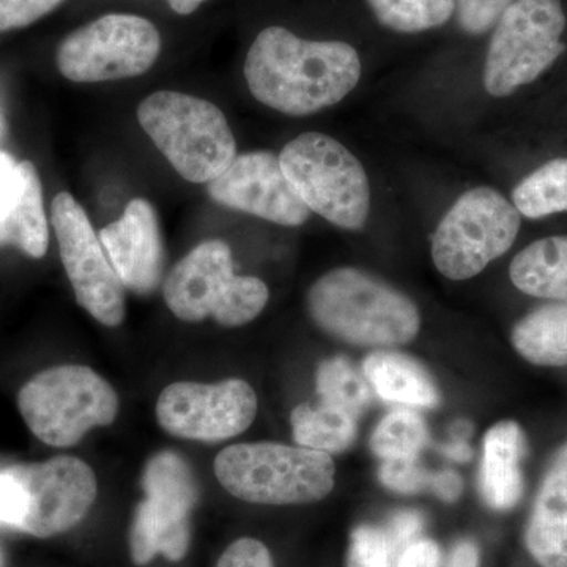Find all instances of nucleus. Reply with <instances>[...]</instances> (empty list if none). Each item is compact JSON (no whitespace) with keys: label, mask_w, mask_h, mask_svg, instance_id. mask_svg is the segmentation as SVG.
<instances>
[{"label":"nucleus","mask_w":567,"mask_h":567,"mask_svg":"<svg viewBox=\"0 0 567 567\" xmlns=\"http://www.w3.org/2000/svg\"><path fill=\"white\" fill-rule=\"evenodd\" d=\"M361 71L352 44L300 39L279 25L257 35L245 62L254 99L295 117L342 102L357 87Z\"/></svg>","instance_id":"f257e3e1"},{"label":"nucleus","mask_w":567,"mask_h":567,"mask_svg":"<svg viewBox=\"0 0 567 567\" xmlns=\"http://www.w3.org/2000/svg\"><path fill=\"white\" fill-rule=\"evenodd\" d=\"M308 309L324 333L358 347L409 344L421 328L420 309L405 293L352 267L317 279L309 289Z\"/></svg>","instance_id":"f03ea898"},{"label":"nucleus","mask_w":567,"mask_h":567,"mask_svg":"<svg viewBox=\"0 0 567 567\" xmlns=\"http://www.w3.org/2000/svg\"><path fill=\"white\" fill-rule=\"evenodd\" d=\"M219 484L235 498L256 505L315 503L334 487L330 454L279 443H238L215 458Z\"/></svg>","instance_id":"7ed1b4c3"},{"label":"nucleus","mask_w":567,"mask_h":567,"mask_svg":"<svg viewBox=\"0 0 567 567\" xmlns=\"http://www.w3.org/2000/svg\"><path fill=\"white\" fill-rule=\"evenodd\" d=\"M137 121L185 181L212 182L237 156V142L226 115L208 100L182 92H155L137 107Z\"/></svg>","instance_id":"20e7f679"},{"label":"nucleus","mask_w":567,"mask_h":567,"mask_svg":"<svg viewBox=\"0 0 567 567\" xmlns=\"http://www.w3.org/2000/svg\"><path fill=\"white\" fill-rule=\"evenodd\" d=\"M163 292L171 312L183 322L212 317L229 328L252 322L270 298L262 279L235 275L233 251L223 240L204 241L178 260Z\"/></svg>","instance_id":"39448f33"},{"label":"nucleus","mask_w":567,"mask_h":567,"mask_svg":"<svg viewBox=\"0 0 567 567\" xmlns=\"http://www.w3.org/2000/svg\"><path fill=\"white\" fill-rule=\"evenodd\" d=\"M279 163L311 213L341 229H363L371 186L363 164L346 145L327 134L303 133L282 148Z\"/></svg>","instance_id":"423d86ee"},{"label":"nucleus","mask_w":567,"mask_h":567,"mask_svg":"<svg viewBox=\"0 0 567 567\" xmlns=\"http://www.w3.org/2000/svg\"><path fill=\"white\" fill-rule=\"evenodd\" d=\"M18 409L44 445L70 447L96 425L114 423L118 398L87 365L66 364L29 380L18 394Z\"/></svg>","instance_id":"0eeeda50"},{"label":"nucleus","mask_w":567,"mask_h":567,"mask_svg":"<svg viewBox=\"0 0 567 567\" xmlns=\"http://www.w3.org/2000/svg\"><path fill=\"white\" fill-rule=\"evenodd\" d=\"M516 205L488 186L462 194L432 238L436 270L453 281L475 278L509 251L520 230Z\"/></svg>","instance_id":"6e6552de"},{"label":"nucleus","mask_w":567,"mask_h":567,"mask_svg":"<svg viewBox=\"0 0 567 567\" xmlns=\"http://www.w3.org/2000/svg\"><path fill=\"white\" fill-rule=\"evenodd\" d=\"M561 0H516L495 24L484 85L496 99L536 81L566 51Z\"/></svg>","instance_id":"1a4fd4ad"},{"label":"nucleus","mask_w":567,"mask_h":567,"mask_svg":"<svg viewBox=\"0 0 567 567\" xmlns=\"http://www.w3.org/2000/svg\"><path fill=\"white\" fill-rule=\"evenodd\" d=\"M162 52V35L152 21L112 13L82 25L59 44L55 63L69 81L126 80L147 73Z\"/></svg>","instance_id":"9d476101"},{"label":"nucleus","mask_w":567,"mask_h":567,"mask_svg":"<svg viewBox=\"0 0 567 567\" xmlns=\"http://www.w3.org/2000/svg\"><path fill=\"white\" fill-rule=\"evenodd\" d=\"M145 499L136 507L130 550L136 566H147L163 555L181 561L192 543L189 516L197 503L196 481L189 466L175 453H159L145 466Z\"/></svg>","instance_id":"9b49d317"},{"label":"nucleus","mask_w":567,"mask_h":567,"mask_svg":"<svg viewBox=\"0 0 567 567\" xmlns=\"http://www.w3.org/2000/svg\"><path fill=\"white\" fill-rule=\"evenodd\" d=\"M51 223L78 303L100 323L118 327L125 320V286L87 213L70 193L62 192L52 199Z\"/></svg>","instance_id":"f8f14e48"},{"label":"nucleus","mask_w":567,"mask_h":567,"mask_svg":"<svg viewBox=\"0 0 567 567\" xmlns=\"http://www.w3.org/2000/svg\"><path fill=\"white\" fill-rule=\"evenodd\" d=\"M257 415V395L240 379L215 385L177 382L164 388L156 417L167 434L196 442L218 443L244 434Z\"/></svg>","instance_id":"ddd939ff"},{"label":"nucleus","mask_w":567,"mask_h":567,"mask_svg":"<svg viewBox=\"0 0 567 567\" xmlns=\"http://www.w3.org/2000/svg\"><path fill=\"white\" fill-rule=\"evenodd\" d=\"M13 470L28 495L20 532L40 539L63 535L80 525L99 494L91 465L78 457H52Z\"/></svg>","instance_id":"4468645a"},{"label":"nucleus","mask_w":567,"mask_h":567,"mask_svg":"<svg viewBox=\"0 0 567 567\" xmlns=\"http://www.w3.org/2000/svg\"><path fill=\"white\" fill-rule=\"evenodd\" d=\"M207 192L223 207L248 213L279 226L298 227L311 216V210L287 181L279 156L271 152H248L235 156L224 173L208 182Z\"/></svg>","instance_id":"2eb2a0df"},{"label":"nucleus","mask_w":567,"mask_h":567,"mask_svg":"<svg viewBox=\"0 0 567 567\" xmlns=\"http://www.w3.org/2000/svg\"><path fill=\"white\" fill-rule=\"evenodd\" d=\"M107 259L123 286L136 293H152L162 282L164 245L158 213L136 197L117 221L100 230Z\"/></svg>","instance_id":"dca6fc26"},{"label":"nucleus","mask_w":567,"mask_h":567,"mask_svg":"<svg viewBox=\"0 0 567 567\" xmlns=\"http://www.w3.org/2000/svg\"><path fill=\"white\" fill-rule=\"evenodd\" d=\"M525 546L540 567H567V443L551 457L537 488Z\"/></svg>","instance_id":"f3484780"},{"label":"nucleus","mask_w":567,"mask_h":567,"mask_svg":"<svg viewBox=\"0 0 567 567\" xmlns=\"http://www.w3.org/2000/svg\"><path fill=\"white\" fill-rule=\"evenodd\" d=\"M527 436L516 421H499L484 436L480 488L495 511H509L524 496L522 461L527 456Z\"/></svg>","instance_id":"a211bd4d"},{"label":"nucleus","mask_w":567,"mask_h":567,"mask_svg":"<svg viewBox=\"0 0 567 567\" xmlns=\"http://www.w3.org/2000/svg\"><path fill=\"white\" fill-rule=\"evenodd\" d=\"M9 245L32 259H41L50 245L43 188L31 162H20L17 185L0 205V246Z\"/></svg>","instance_id":"6ab92c4d"},{"label":"nucleus","mask_w":567,"mask_h":567,"mask_svg":"<svg viewBox=\"0 0 567 567\" xmlns=\"http://www.w3.org/2000/svg\"><path fill=\"white\" fill-rule=\"evenodd\" d=\"M365 379L380 398L394 404L436 406L440 394L423 365L410 357L390 350L369 354L363 363Z\"/></svg>","instance_id":"aec40b11"},{"label":"nucleus","mask_w":567,"mask_h":567,"mask_svg":"<svg viewBox=\"0 0 567 567\" xmlns=\"http://www.w3.org/2000/svg\"><path fill=\"white\" fill-rule=\"evenodd\" d=\"M509 276L520 292L567 303V235L540 238L522 249Z\"/></svg>","instance_id":"412c9836"},{"label":"nucleus","mask_w":567,"mask_h":567,"mask_svg":"<svg viewBox=\"0 0 567 567\" xmlns=\"http://www.w3.org/2000/svg\"><path fill=\"white\" fill-rule=\"evenodd\" d=\"M511 342L528 363L567 365V303L559 301L529 312L513 328Z\"/></svg>","instance_id":"4be33fe9"},{"label":"nucleus","mask_w":567,"mask_h":567,"mask_svg":"<svg viewBox=\"0 0 567 567\" xmlns=\"http://www.w3.org/2000/svg\"><path fill=\"white\" fill-rule=\"evenodd\" d=\"M290 423L298 446L324 454L342 453L357 439V417L323 402L319 406L298 405Z\"/></svg>","instance_id":"5701e85b"},{"label":"nucleus","mask_w":567,"mask_h":567,"mask_svg":"<svg viewBox=\"0 0 567 567\" xmlns=\"http://www.w3.org/2000/svg\"><path fill=\"white\" fill-rule=\"evenodd\" d=\"M513 204L532 219L567 212V158L551 159L518 183Z\"/></svg>","instance_id":"b1692460"},{"label":"nucleus","mask_w":567,"mask_h":567,"mask_svg":"<svg viewBox=\"0 0 567 567\" xmlns=\"http://www.w3.org/2000/svg\"><path fill=\"white\" fill-rule=\"evenodd\" d=\"M317 391L323 404L342 410L354 417L372 404V386L346 358H331L317 369Z\"/></svg>","instance_id":"393cba45"},{"label":"nucleus","mask_w":567,"mask_h":567,"mask_svg":"<svg viewBox=\"0 0 567 567\" xmlns=\"http://www.w3.org/2000/svg\"><path fill=\"white\" fill-rule=\"evenodd\" d=\"M380 24L401 33L445 25L456 10L454 0H365Z\"/></svg>","instance_id":"a878e982"},{"label":"nucleus","mask_w":567,"mask_h":567,"mask_svg":"<svg viewBox=\"0 0 567 567\" xmlns=\"http://www.w3.org/2000/svg\"><path fill=\"white\" fill-rule=\"evenodd\" d=\"M429 442L427 425L412 410H394L377 424L371 447L382 461L416 458Z\"/></svg>","instance_id":"bb28decb"},{"label":"nucleus","mask_w":567,"mask_h":567,"mask_svg":"<svg viewBox=\"0 0 567 567\" xmlns=\"http://www.w3.org/2000/svg\"><path fill=\"white\" fill-rule=\"evenodd\" d=\"M393 554L385 529L360 525L350 535L347 567H391Z\"/></svg>","instance_id":"cd10ccee"},{"label":"nucleus","mask_w":567,"mask_h":567,"mask_svg":"<svg viewBox=\"0 0 567 567\" xmlns=\"http://www.w3.org/2000/svg\"><path fill=\"white\" fill-rule=\"evenodd\" d=\"M383 486L399 494H417L431 491L434 473L425 472L416 458H395L383 461L379 472Z\"/></svg>","instance_id":"c85d7f7f"},{"label":"nucleus","mask_w":567,"mask_h":567,"mask_svg":"<svg viewBox=\"0 0 567 567\" xmlns=\"http://www.w3.org/2000/svg\"><path fill=\"white\" fill-rule=\"evenodd\" d=\"M516 0H457L458 24L466 33L483 35Z\"/></svg>","instance_id":"c756f323"},{"label":"nucleus","mask_w":567,"mask_h":567,"mask_svg":"<svg viewBox=\"0 0 567 567\" xmlns=\"http://www.w3.org/2000/svg\"><path fill=\"white\" fill-rule=\"evenodd\" d=\"M65 0H0V33L28 28Z\"/></svg>","instance_id":"7c9ffc66"},{"label":"nucleus","mask_w":567,"mask_h":567,"mask_svg":"<svg viewBox=\"0 0 567 567\" xmlns=\"http://www.w3.org/2000/svg\"><path fill=\"white\" fill-rule=\"evenodd\" d=\"M28 509V495L13 468L0 472V524L21 528Z\"/></svg>","instance_id":"2f4dec72"},{"label":"nucleus","mask_w":567,"mask_h":567,"mask_svg":"<svg viewBox=\"0 0 567 567\" xmlns=\"http://www.w3.org/2000/svg\"><path fill=\"white\" fill-rule=\"evenodd\" d=\"M216 567H275V563L264 543L241 537L224 550Z\"/></svg>","instance_id":"473e14b6"},{"label":"nucleus","mask_w":567,"mask_h":567,"mask_svg":"<svg viewBox=\"0 0 567 567\" xmlns=\"http://www.w3.org/2000/svg\"><path fill=\"white\" fill-rule=\"evenodd\" d=\"M424 527V518L416 511H401L391 517L385 529L393 558L401 557L410 544L415 543Z\"/></svg>","instance_id":"72a5a7b5"},{"label":"nucleus","mask_w":567,"mask_h":567,"mask_svg":"<svg viewBox=\"0 0 567 567\" xmlns=\"http://www.w3.org/2000/svg\"><path fill=\"white\" fill-rule=\"evenodd\" d=\"M440 547L431 539L415 540L402 551L398 567H439Z\"/></svg>","instance_id":"f704fd0d"},{"label":"nucleus","mask_w":567,"mask_h":567,"mask_svg":"<svg viewBox=\"0 0 567 567\" xmlns=\"http://www.w3.org/2000/svg\"><path fill=\"white\" fill-rule=\"evenodd\" d=\"M464 491V483H462L461 475H457L453 470H445V472L434 473V481H432L431 492L439 496L440 499L446 503H454L462 495Z\"/></svg>","instance_id":"c9c22d12"},{"label":"nucleus","mask_w":567,"mask_h":567,"mask_svg":"<svg viewBox=\"0 0 567 567\" xmlns=\"http://www.w3.org/2000/svg\"><path fill=\"white\" fill-rule=\"evenodd\" d=\"M480 548L472 540H461L451 548L443 567H480Z\"/></svg>","instance_id":"e433bc0d"},{"label":"nucleus","mask_w":567,"mask_h":567,"mask_svg":"<svg viewBox=\"0 0 567 567\" xmlns=\"http://www.w3.org/2000/svg\"><path fill=\"white\" fill-rule=\"evenodd\" d=\"M18 166H20V162H17L9 153L0 151V205L6 203L11 189L17 185Z\"/></svg>","instance_id":"4c0bfd02"},{"label":"nucleus","mask_w":567,"mask_h":567,"mask_svg":"<svg viewBox=\"0 0 567 567\" xmlns=\"http://www.w3.org/2000/svg\"><path fill=\"white\" fill-rule=\"evenodd\" d=\"M440 451H442L446 457L453 458V461L456 462H466L473 456L472 450H470V446L466 445L464 440H457V442L442 446Z\"/></svg>","instance_id":"58836bf2"},{"label":"nucleus","mask_w":567,"mask_h":567,"mask_svg":"<svg viewBox=\"0 0 567 567\" xmlns=\"http://www.w3.org/2000/svg\"><path fill=\"white\" fill-rule=\"evenodd\" d=\"M207 0H167L171 9L178 14H192Z\"/></svg>","instance_id":"ea45409f"},{"label":"nucleus","mask_w":567,"mask_h":567,"mask_svg":"<svg viewBox=\"0 0 567 567\" xmlns=\"http://www.w3.org/2000/svg\"><path fill=\"white\" fill-rule=\"evenodd\" d=\"M0 567H7L6 555H3L2 548H0Z\"/></svg>","instance_id":"a19ab883"}]
</instances>
